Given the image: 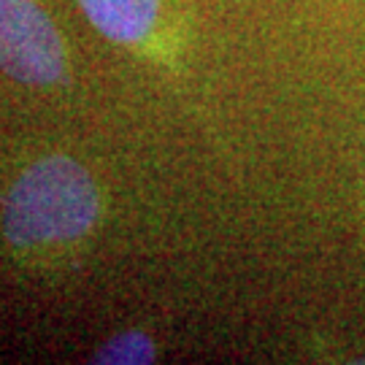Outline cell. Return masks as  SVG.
Instances as JSON below:
<instances>
[{"mask_svg": "<svg viewBox=\"0 0 365 365\" xmlns=\"http://www.w3.org/2000/svg\"><path fill=\"white\" fill-rule=\"evenodd\" d=\"M101 217V192L71 157H46L11 184L3 203V233L14 247L71 244Z\"/></svg>", "mask_w": 365, "mask_h": 365, "instance_id": "cell-1", "label": "cell"}, {"mask_svg": "<svg viewBox=\"0 0 365 365\" xmlns=\"http://www.w3.org/2000/svg\"><path fill=\"white\" fill-rule=\"evenodd\" d=\"M0 71L25 84L66 78V46L33 0H0Z\"/></svg>", "mask_w": 365, "mask_h": 365, "instance_id": "cell-2", "label": "cell"}, {"mask_svg": "<svg viewBox=\"0 0 365 365\" xmlns=\"http://www.w3.org/2000/svg\"><path fill=\"white\" fill-rule=\"evenodd\" d=\"M95 30L125 46H149L160 27L163 0H78Z\"/></svg>", "mask_w": 365, "mask_h": 365, "instance_id": "cell-3", "label": "cell"}, {"mask_svg": "<svg viewBox=\"0 0 365 365\" xmlns=\"http://www.w3.org/2000/svg\"><path fill=\"white\" fill-rule=\"evenodd\" d=\"M155 341L144 330H125L108 339L92 354V363L103 365H144L155 360Z\"/></svg>", "mask_w": 365, "mask_h": 365, "instance_id": "cell-4", "label": "cell"}, {"mask_svg": "<svg viewBox=\"0 0 365 365\" xmlns=\"http://www.w3.org/2000/svg\"><path fill=\"white\" fill-rule=\"evenodd\" d=\"M363 230H365V190H363Z\"/></svg>", "mask_w": 365, "mask_h": 365, "instance_id": "cell-5", "label": "cell"}]
</instances>
